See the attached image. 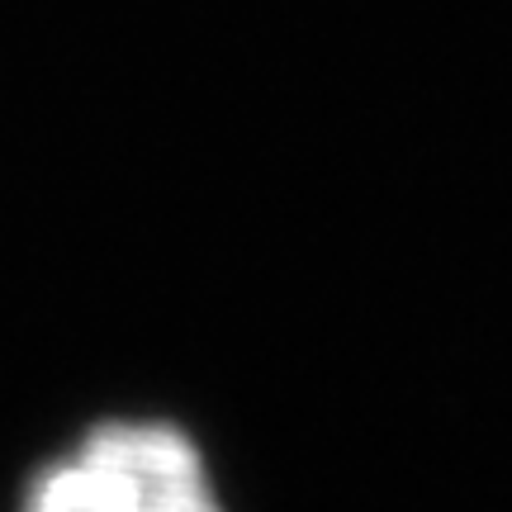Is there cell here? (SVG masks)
<instances>
[{
    "label": "cell",
    "instance_id": "cell-1",
    "mask_svg": "<svg viewBox=\"0 0 512 512\" xmlns=\"http://www.w3.org/2000/svg\"><path fill=\"white\" fill-rule=\"evenodd\" d=\"M24 512H223L195 441L162 422H110L34 479Z\"/></svg>",
    "mask_w": 512,
    "mask_h": 512
}]
</instances>
